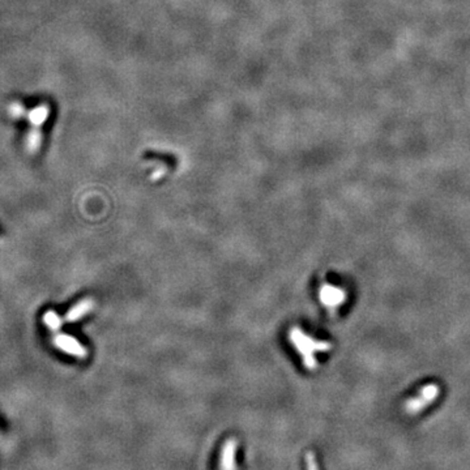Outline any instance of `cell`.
I'll use <instances>...</instances> for the list:
<instances>
[{
  "label": "cell",
  "instance_id": "cell-3",
  "mask_svg": "<svg viewBox=\"0 0 470 470\" xmlns=\"http://www.w3.org/2000/svg\"><path fill=\"white\" fill-rule=\"evenodd\" d=\"M439 394H440V388L436 384L425 385L420 391V393L416 394L414 397L405 402L403 409L410 416H417L435 402Z\"/></svg>",
  "mask_w": 470,
  "mask_h": 470
},
{
  "label": "cell",
  "instance_id": "cell-6",
  "mask_svg": "<svg viewBox=\"0 0 470 470\" xmlns=\"http://www.w3.org/2000/svg\"><path fill=\"white\" fill-rule=\"evenodd\" d=\"M94 306H95V303L92 298L81 299L77 305H75L73 307H71L70 310H68V312L66 314L64 320L68 321V323H75V321H79L80 319H83L85 315L89 314L93 308H94Z\"/></svg>",
  "mask_w": 470,
  "mask_h": 470
},
{
  "label": "cell",
  "instance_id": "cell-4",
  "mask_svg": "<svg viewBox=\"0 0 470 470\" xmlns=\"http://www.w3.org/2000/svg\"><path fill=\"white\" fill-rule=\"evenodd\" d=\"M319 299L329 311L333 312L346 301V291L338 286L325 283L319 290Z\"/></svg>",
  "mask_w": 470,
  "mask_h": 470
},
{
  "label": "cell",
  "instance_id": "cell-1",
  "mask_svg": "<svg viewBox=\"0 0 470 470\" xmlns=\"http://www.w3.org/2000/svg\"><path fill=\"white\" fill-rule=\"evenodd\" d=\"M289 340L294 345L298 352L302 357L303 365L307 370L314 371L318 367L316 352L328 351L330 349V343L325 341H318L306 334L301 328L294 327L289 332Z\"/></svg>",
  "mask_w": 470,
  "mask_h": 470
},
{
  "label": "cell",
  "instance_id": "cell-8",
  "mask_svg": "<svg viewBox=\"0 0 470 470\" xmlns=\"http://www.w3.org/2000/svg\"><path fill=\"white\" fill-rule=\"evenodd\" d=\"M43 321H45L46 327L48 328L52 332H57V330L61 329V327L63 325V321L62 319L59 318V315L56 314L55 311H47L43 316Z\"/></svg>",
  "mask_w": 470,
  "mask_h": 470
},
{
  "label": "cell",
  "instance_id": "cell-7",
  "mask_svg": "<svg viewBox=\"0 0 470 470\" xmlns=\"http://www.w3.org/2000/svg\"><path fill=\"white\" fill-rule=\"evenodd\" d=\"M235 449H237V442L234 439H230L223 445L222 460H221V469L222 470H235Z\"/></svg>",
  "mask_w": 470,
  "mask_h": 470
},
{
  "label": "cell",
  "instance_id": "cell-9",
  "mask_svg": "<svg viewBox=\"0 0 470 470\" xmlns=\"http://www.w3.org/2000/svg\"><path fill=\"white\" fill-rule=\"evenodd\" d=\"M306 464H307V470H319L318 462H316V458H315L314 453H307V457H306Z\"/></svg>",
  "mask_w": 470,
  "mask_h": 470
},
{
  "label": "cell",
  "instance_id": "cell-5",
  "mask_svg": "<svg viewBox=\"0 0 470 470\" xmlns=\"http://www.w3.org/2000/svg\"><path fill=\"white\" fill-rule=\"evenodd\" d=\"M54 345L62 351L77 357L80 359H85L88 357V351L79 341L72 336L66 333H56L54 337Z\"/></svg>",
  "mask_w": 470,
  "mask_h": 470
},
{
  "label": "cell",
  "instance_id": "cell-2",
  "mask_svg": "<svg viewBox=\"0 0 470 470\" xmlns=\"http://www.w3.org/2000/svg\"><path fill=\"white\" fill-rule=\"evenodd\" d=\"M48 115H50V106L47 103H41L32 110H26L25 115H24V118L29 122V126H30L28 137H26V149L30 154L37 153L41 148V128L48 119Z\"/></svg>",
  "mask_w": 470,
  "mask_h": 470
}]
</instances>
